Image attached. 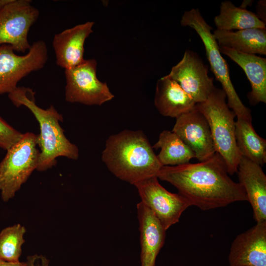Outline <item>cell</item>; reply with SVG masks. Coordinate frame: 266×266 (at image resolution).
Instances as JSON below:
<instances>
[{
	"label": "cell",
	"instance_id": "obj_25",
	"mask_svg": "<svg viewBox=\"0 0 266 266\" xmlns=\"http://www.w3.org/2000/svg\"><path fill=\"white\" fill-rule=\"evenodd\" d=\"M26 264L27 266H49V261L44 256L35 254L27 257Z\"/></svg>",
	"mask_w": 266,
	"mask_h": 266
},
{
	"label": "cell",
	"instance_id": "obj_11",
	"mask_svg": "<svg viewBox=\"0 0 266 266\" xmlns=\"http://www.w3.org/2000/svg\"><path fill=\"white\" fill-rule=\"evenodd\" d=\"M208 66L197 53L187 50L167 75L176 81L196 104L205 101L215 87Z\"/></svg>",
	"mask_w": 266,
	"mask_h": 266
},
{
	"label": "cell",
	"instance_id": "obj_23",
	"mask_svg": "<svg viewBox=\"0 0 266 266\" xmlns=\"http://www.w3.org/2000/svg\"><path fill=\"white\" fill-rule=\"evenodd\" d=\"M26 233V228L20 224L5 228L0 232V261H19Z\"/></svg>",
	"mask_w": 266,
	"mask_h": 266
},
{
	"label": "cell",
	"instance_id": "obj_26",
	"mask_svg": "<svg viewBox=\"0 0 266 266\" xmlns=\"http://www.w3.org/2000/svg\"><path fill=\"white\" fill-rule=\"evenodd\" d=\"M256 15L262 21L266 23V0H259L256 7Z\"/></svg>",
	"mask_w": 266,
	"mask_h": 266
},
{
	"label": "cell",
	"instance_id": "obj_18",
	"mask_svg": "<svg viewBox=\"0 0 266 266\" xmlns=\"http://www.w3.org/2000/svg\"><path fill=\"white\" fill-rule=\"evenodd\" d=\"M154 105L162 115L176 118L193 109L196 103L176 81L166 75L157 81Z\"/></svg>",
	"mask_w": 266,
	"mask_h": 266
},
{
	"label": "cell",
	"instance_id": "obj_15",
	"mask_svg": "<svg viewBox=\"0 0 266 266\" xmlns=\"http://www.w3.org/2000/svg\"><path fill=\"white\" fill-rule=\"evenodd\" d=\"M236 173L256 222L266 221V175L262 166L241 156Z\"/></svg>",
	"mask_w": 266,
	"mask_h": 266
},
{
	"label": "cell",
	"instance_id": "obj_24",
	"mask_svg": "<svg viewBox=\"0 0 266 266\" xmlns=\"http://www.w3.org/2000/svg\"><path fill=\"white\" fill-rule=\"evenodd\" d=\"M23 133L18 131L0 116V148L7 150L18 142Z\"/></svg>",
	"mask_w": 266,
	"mask_h": 266
},
{
	"label": "cell",
	"instance_id": "obj_9",
	"mask_svg": "<svg viewBox=\"0 0 266 266\" xmlns=\"http://www.w3.org/2000/svg\"><path fill=\"white\" fill-rule=\"evenodd\" d=\"M39 15L30 0H11L0 9V46L8 44L22 53L29 50L28 33Z\"/></svg>",
	"mask_w": 266,
	"mask_h": 266
},
{
	"label": "cell",
	"instance_id": "obj_19",
	"mask_svg": "<svg viewBox=\"0 0 266 266\" xmlns=\"http://www.w3.org/2000/svg\"><path fill=\"white\" fill-rule=\"evenodd\" d=\"M213 34L220 47L247 54H266V29L250 28L236 32L216 29Z\"/></svg>",
	"mask_w": 266,
	"mask_h": 266
},
{
	"label": "cell",
	"instance_id": "obj_10",
	"mask_svg": "<svg viewBox=\"0 0 266 266\" xmlns=\"http://www.w3.org/2000/svg\"><path fill=\"white\" fill-rule=\"evenodd\" d=\"M157 176L135 183L141 201L153 213L166 231L178 223L182 213L190 206L188 200L180 194L172 193L159 182Z\"/></svg>",
	"mask_w": 266,
	"mask_h": 266
},
{
	"label": "cell",
	"instance_id": "obj_6",
	"mask_svg": "<svg viewBox=\"0 0 266 266\" xmlns=\"http://www.w3.org/2000/svg\"><path fill=\"white\" fill-rule=\"evenodd\" d=\"M0 162V192L2 200L13 198L36 169L40 150L37 135L28 132L7 151Z\"/></svg>",
	"mask_w": 266,
	"mask_h": 266
},
{
	"label": "cell",
	"instance_id": "obj_13",
	"mask_svg": "<svg viewBox=\"0 0 266 266\" xmlns=\"http://www.w3.org/2000/svg\"><path fill=\"white\" fill-rule=\"evenodd\" d=\"M229 266H266V221L238 234L228 256Z\"/></svg>",
	"mask_w": 266,
	"mask_h": 266
},
{
	"label": "cell",
	"instance_id": "obj_27",
	"mask_svg": "<svg viewBox=\"0 0 266 266\" xmlns=\"http://www.w3.org/2000/svg\"><path fill=\"white\" fill-rule=\"evenodd\" d=\"M0 266H27L26 262H10L0 260Z\"/></svg>",
	"mask_w": 266,
	"mask_h": 266
},
{
	"label": "cell",
	"instance_id": "obj_17",
	"mask_svg": "<svg viewBox=\"0 0 266 266\" xmlns=\"http://www.w3.org/2000/svg\"><path fill=\"white\" fill-rule=\"evenodd\" d=\"M221 53L229 57L244 70L249 80L251 91L248 99L251 105L266 102V59L255 54L220 47Z\"/></svg>",
	"mask_w": 266,
	"mask_h": 266
},
{
	"label": "cell",
	"instance_id": "obj_14",
	"mask_svg": "<svg viewBox=\"0 0 266 266\" xmlns=\"http://www.w3.org/2000/svg\"><path fill=\"white\" fill-rule=\"evenodd\" d=\"M94 24V22L88 21L66 29L54 35L52 46L57 66L67 69L84 61V43L93 32Z\"/></svg>",
	"mask_w": 266,
	"mask_h": 266
},
{
	"label": "cell",
	"instance_id": "obj_8",
	"mask_svg": "<svg viewBox=\"0 0 266 266\" xmlns=\"http://www.w3.org/2000/svg\"><path fill=\"white\" fill-rule=\"evenodd\" d=\"M43 40L34 42L28 53L18 55L8 44L0 46V95L9 94L16 89L22 78L42 69L48 59V50Z\"/></svg>",
	"mask_w": 266,
	"mask_h": 266
},
{
	"label": "cell",
	"instance_id": "obj_12",
	"mask_svg": "<svg viewBox=\"0 0 266 266\" xmlns=\"http://www.w3.org/2000/svg\"><path fill=\"white\" fill-rule=\"evenodd\" d=\"M171 131L194 152L199 162L209 159L216 153L208 122L196 106L176 118Z\"/></svg>",
	"mask_w": 266,
	"mask_h": 266
},
{
	"label": "cell",
	"instance_id": "obj_22",
	"mask_svg": "<svg viewBox=\"0 0 266 266\" xmlns=\"http://www.w3.org/2000/svg\"><path fill=\"white\" fill-rule=\"evenodd\" d=\"M153 148L160 149L157 157L162 166H176L189 163L195 158L194 152L172 131L165 130Z\"/></svg>",
	"mask_w": 266,
	"mask_h": 266
},
{
	"label": "cell",
	"instance_id": "obj_20",
	"mask_svg": "<svg viewBox=\"0 0 266 266\" xmlns=\"http://www.w3.org/2000/svg\"><path fill=\"white\" fill-rule=\"evenodd\" d=\"M252 121L237 118L236 145L241 156L262 166L266 163V140L256 132Z\"/></svg>",
	"mask_w": 266,
	"mask_h": 266
},
{
	"label": "cell",
	"instance_id": "obj_7",
	"mask_svg": "<svg viewBox=\"0 0 266 266\" xmlns=\"http://www.w3.org/2000/svg\"><path fill=\"white\" fill-rule=\"evenodd\" d=\"M97 66L96 60L92 59L84 60L79 65L65 69L66 101L101 105L114 98L106 83L98 78Z\"/></svg>",
	"mask_w": 266,
	"mask_h": 266
},
{
	"label": "cell",
	"instance_id": "obj_2",
	"mask_svg": "<svg viewBox=\"0 0 266 266\" xmlns=\"http://www.w3.org/2000/svg\"><path fill=\"white\" fill-rule=\"evenodd\" d=\"M101 159L116 177L133 185L157 176L163 166L141 130H124L109 136Z\"/></svg>",
	"mask_w": 266,
	"mask_h": 266
},
{
	"label": "cell",
	"instance_id": "obj_1",
	"mask_svg": "<svg viewBox=\"0 0 266 266\" xmlns=\"http://www.w3.org/2000/svg\"><path fill=\"white\" fill-rule=\"evenodd\" d=\"M157 177L174 186L191 205L203 210L248 200L243 188L230 177L225 162L217 152L197 163L163 166Z\"/></svg>",
	"mask_w": 266,
	"mask_h": 266
},
{
	"label": "cell",
	"instance_id": "obj_5",
	"mask_svg": "<svg viewBox=\"0 0 266 266\" xmlns=\"http://www.w3.org/2000/svg\"><path fill=\"white\" fill-rule=\"evenodd\" d=\"M181 24L193 29L201 39L210 69L222 85L229 108L234 112L237 118L252 120L250 110L243 103L232 82L227 63L222 57L218 43L211 33L212 28L199 10L192 8L185 11L181 18Z\"/></svg>",
	"mask_w": 266,
	"mask_h": 266
},
{
	"label": "cell",
	"instance_id": "obj_16",
	"mask_svg": "<svg viewBox=\"0 0 266 266\" xmlns=\"http://www.w3.org/2000/svg\"><path fill=\"white\" fill-rule=\"evenodd\" d=\"M141 246V266H155L164 244L166 230L153 213L141 201L137 204Z\"/></svg>",
	"mask_w": 266,
	"mask_h": 266
},
{
	"label": "cell",
	"instance_id": "obj_3",
	"mask_svg": "<svg viewBox=\"0 0 266 266\" xmlns=\"http://www.w3.org/2000/svg\"><path fill=\"white\" fill-rule=\"evenodd\" d=\"M34 95L31 88L17 87L8 97L16 107L22 105L28 108L38 122L40 133L37 135V142L40 154L36 170L44 171L52 168L60 157L77 160L78 148L66 138L60 125L62 115L53 105L47 109L39 107Z\"/></svg>",
	"mask_w": 266,
	"mask_h": 266
},
{
	"label": "cell",
	"instance_id": "obj_21",
	"mask_svg": "<svg viewBox=\"0 0 266 266\" xmlns=\"http://www.w3.org/2000/svg\"><path fill=\"white\" fill-rule=\"evenodd\" d=\"M214 20L217 29L219 30L266 29V23L260 19L256 14L245 8L236 7L229 0L221 3L219 13Z\"/></svg>",
	"mask_w": 266,
	"mask_h": 266
},
{
	"label": "cell",
	"instance_id": "obj_4",
	"mask_svg": "<svg viewBox=\"0 0 266 266\" xmlns=\"http://www.w3.org/2000/svg\"><path fill=\"white\" fill-rule=\"evenodd\" d=\"M222 89L215 87L207 99L196 104L209 125L216 152L225 162L229 174L236 173L241 158L235 136L236 115L228 105Z\"/></svg>",
	"mask_w": 266,
	"mask_h": 266
}]
</instances>
